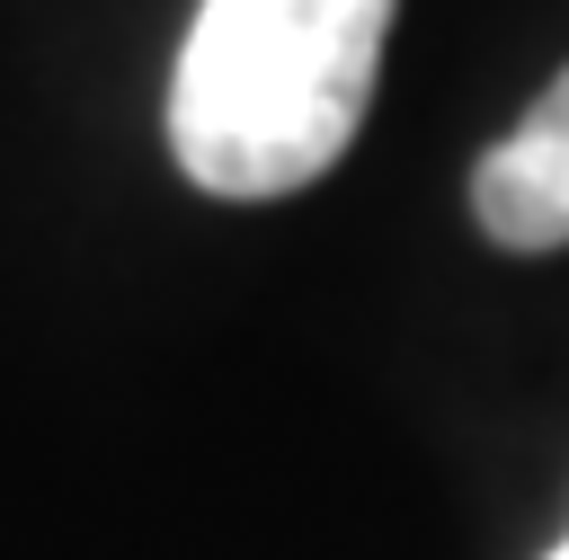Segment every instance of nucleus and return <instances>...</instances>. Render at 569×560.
<instances>
[{
	"mask_svg": "<svg viewBox=\"0 0 569 560\" xmlns=\"http://www.w3.org/2000/svg\"><path fill=\"white\" fill-rule=\"evenodd\" d=\"M391 0H196L169 151L204 196H293L356 142Z\"/></svg>",
	"mask_w": 569,
	"mask_h": 560,
	"instance_id": "nucleus-1",
	"label": "nucleus"
},
{
	"mask_svg": "<svg viewBox=\"0 0 569 560\" xmlns=\"http://www.w3.org/2000/svg\"><path fill=\"white\" fill-rule=\"evenodd\" d=\"M471 213L498 249H569V71L542 89V107L480 151Z\"/></svg>",
	"mask_w": 569,
	"mask_h": 560,
	"instance_id": "nucleus-2",
	"label": "nucleus"
},
{
	"mask_svg": "<svg viewBox=\"0 0 569 560\" xmlns=\"http://www.w3.org/2000/svg\"><path fill=\"white\" fill-rule=\"evenodd\" d=\"M542 560H569V533H560V542H551V551H542Z\"/></svg>",
	"mask_w": 569,
	"mask_h": 560,
	"instance_id": "nucleus-3",
	"label": "nucleus"
}]
</instances>
